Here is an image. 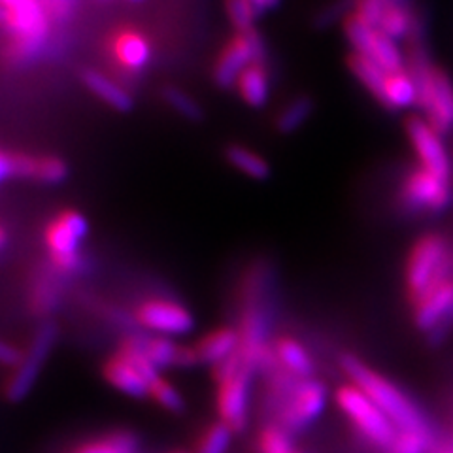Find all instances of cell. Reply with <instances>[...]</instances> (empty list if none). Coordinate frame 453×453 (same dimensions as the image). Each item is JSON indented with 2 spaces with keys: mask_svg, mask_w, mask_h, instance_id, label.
<instances>
[{
  "mask_svg": "<svg viewBox=\"0 0 453 453\" xmlns=\"http://www.w3.org/2000/svg\"><path fill=\"white\" fill-rule=\"evenodd\" d=\"M327 401V386L318 378L299 380L280 368L273 380V403L278 408L276 423L293 434L314 423L325 412Z\"/></svg>",
  "mask_w": 453,
  "mask_h": 453,
  "instance_id": "2",
  "label": "cell"
},
{
  "mask_svg": "<svg viewBox=\"0 0 453 453\" xmlns=\"http://www.w3.org/2000/svg\"><path fill=\"white\" fill-rule=\"evenodd\" d=\"M334 399L338 408L356 425V429L368 442L378 449H384L386 453L393 448L401 431L359 388L353 384L338 388Z\"/></svg>",
  "mask_w": 453,
  "mask_h": 453,
  "instance_id": "6",
  "label": "cell"
},
{
  "mask_svg": "<svg viewBox=\"0 0 453 453\" xmlns=\"http://www.w3.org/2000/svg\"><path fill=\"white\" fill-rule=\"evenodd\" d=\"M134 3H138V0H134Z\"/></svg>",
  "mask_w": 453,
  "mask_h": 453,
  "instance_id": "44",
  "label": "cell"
},
{
  "mask_svg": "<svg viewBox=\"0 0 453 453\" xmlns=\"http://www.w3.org/2000/svg\"><path fill=\"white\" fill-rule=\"evenodd\" d=\"M314 110H316L314 98L308 95L295 96L293 101H289L286 106H283L281 111L276 116V123H274L276 131L286 136L296 133L310 119Z\"/></svg>",
  "mask_w": 453,
  "mask_h": 453,
  "instance_id": "23",
  "label": "cell"
},
{
  "mask_svg": "<svg viewBox=\"0 0 453 453\" xmlns=\"http://www.w3.org/2000/svg\"><path fill=\"white\" fill-rule=\"evenodd\" d=\"M406 134L412 142L419 166L444 181H451V161L442 144V136L421 118L406 121Z\"/></svg>",
  "mask_w": 453,
  "mask_h": 453,
  "instance_id": "12",
  "label": "cell"
},
{
  "mask_svg": "<svg viewBox=\"0 0 453 453\" xmlns=\"http://www.w3.org/2000/svg\"><path fill=\"white\" fill-rule=\"evenodd\" d=\"M89 234V221L78 210H65L46 226L44 242L53 271L59 276L83 271L81 244Z\"/></svg>",
  "mask_w": 453,
  "mask_h": 453,
  "instance_id": "4",
  "label": "cell"
},
{
  "mask_svg": "<svg viewBox=\"0 0 453 453\" xmlns=\"http://www.w3.org/2000/svg\"><path fill=\"white\" fill-rule=\"evenodd\" d=\"M414 13L416 8H401V6H393L388 8L384 18L380 21L378 31L389 36L391 40L399 42V40H408L410 33H412V23H414Z\"/></svg>",
  "mask_w": 453,
  "mask_h": 453,
  "instance_id": "29",
  "label": "cell"
},
{
  "mask_svg": "<svg viewBox=\"0 0 453 453\" xmlns=\"http://www.w3.org/2000/svg\"><path fill=\"white\" fill-rule=\"evenodd\" d=\"M393 6H401V8H414V0H357V8L356 13L357 16L366 21L371 27L378 28L381 18L388 8Z\"/></svg>",
  "mask_w": 453,
  "mask_h": 453,
  "instance_id": "34",
  "label": "cell"
},
{
  "mask_svg": "<svg viewBox=\"0 0 453 453\" xmlns=\"http://www.w3.org/2000/svg\"><path fill=\"white\" fill-rule=\"evenodd\" d=\"M161 96L168 104V108L174 110L183 119H188L191 123H201L204 119L203 106L198 104L188 91L176 88V85H168V88H165L161 91Z\"/></svg>",
  "mask_w": 453,
  "mask_h": 453,
  "instance_id": "30",
  "label": "cell"
},
{
  "mask_svg": "<svg viewBox=\"0 0 453 453\" xmlns=\"http://www.w3.org/2000/svg\"><path fill=\"white\" fill-rule=\"evenodd\" d=\"M57 276L59 274L53 271V274L40 276L33 283L31 296H28V306H31L35 316L50 318L53 311L61 306L63 289Z\"/></svg>",
  "mask_w": 453,
  "mask_h": 453,
  "instance_id": "22",
  "label": "cell"
},
{
  "mask_svg": "<svg viewBox=\"0 0 453 453\" xmlns=\"http://www.w3.org/2000/svg\"><path fill=\"white\" fill-rule=\"evenodd\" d=\"M340 368L351 380L353 386L359 388L368 399L378 404L381 412L396 425L401 433H419L433 438V425L423 414V410L399 388L391 384L388 378L372 371L353 353L340 356Z\"/></svg>",
  "mask_w": 453,
  "mask_h": 453,
  "instance_id": "1",
  "label": "cell"
},
{
  "mask_svg": "<svg viewBox=\"0 0 453 453\" xmlns=\"http://www.w3.org/2000/svg\"><path fill=\"white\" fill-rule=\"evenodd\" d=\"M234 431L219 419L208 423L198 433L191 453H229Z\"/></svg>",
  "mask_w": 453,
  "mask_h": 453,
  "instance_id": "27",
  "label": "cell"
},
{
  "mask_svg": "<svg viewBox=\"0 0 453 453\" xmlns=\"http://www.w3.org/2000/svg\"><path fill=\"white\" fill-rule=\"evenodd\" d=\"M451 181H444L421 166L412 168L403 181L399 204L404 211H431L442 214L451 204Z\"/></svg>",
  "mask_w": 453,
  "mask_h": 453,
  "instance_id": "10",
  "label": "cell"
},
{
  "mask_svg": "<svg viewBox=\"0 0 453 453\" xmlns=\"http://www.w3.org/2000/svg\"><path fill=\"white\" fill-rule=\"evenodd\" d=\"M225 159L229 161V165L236 168L238 173L246 174L251 180L263 181L271 176V165H268V161L246 146L231 144L225 150Z\"/></svg>",
  "mask_w": 453,
  "mask_h": 453,
  "instance_id": "24",
  "label": "cell"
},
{
  "mask_svg": "<svg viewBox=\"0 0 453 453\" xmlns=\"http://www.w3.org/2000/svg\"><path fill=\"white\" fill-rule=\"evenodd\" d=\"M357 0H329L327 4H323L316 13L311 25L316 31H327L336 23H344L351 13H356Z\"/></svg>",
  "mask_w": 453,
  "mask_h": 453,
  "instance_id": "33",
  "label": "cell"
},
{
  "mask_svg": "<svg viewBox=\"0 0 453 453\" xmlns=\"http://www.w3.org/2000/svg\"><path fill=\"white\" fill-rule=\"evenodd\" d=\"M425 121L441 136H446L453 129V81L441 66L436 68L433 98L429 108L425 110Z\"/></svg>",
  "mask_w": 453,
  "mask_h": 453,
  "instance_id": "13",
  "label": "cell"
},
{
  "mask_svg": "<svg viewBox=\"0 0 453 453\" xmlns=\"http://www.w3.org/2000/svg\"><path fill=\"white\" fill-rule=\"evenodd\" d=\"M251 3L263 16V13L268 12V10H276L281 4V0H251Z\"/></svg>",
  "mask_w": 453,
  "mask_h": 453,
  "instance_id": "40",
  "label": "cell"
},
{
  "mask_svg": "<svg viewBox=\"0 0 453 453\" xmlns=\"http://www.w3.org/2000/svg\"><path fill=\"white\" fill-rule=\"evenodd\" d=\"M371 59L378 63L389 74L403 73V70H406V57L403 55L401 48L396 46L395 40H391L389 36H386L380 31L376 35V44H374Z\"/></svg>",
  "mask_w": 453,
  "mask_h": 453,
  "instance_id": "31",
  "label": "cell"
},
{
  "mask_svg": "<svg viewBox=\"0 0 453 453\" xmlns=\"http://www.w3.org/2000/svg\"><path fill=\"white\" fill-rule=\"evenodd\" d=\"M113 55L119 61L121 66L127 70H140L144 68L151 59V48L150 42L134 33V31H123L113 40Z\"/></svg>",
  "mask_w": 453,
  "mask_h": 453,
  "instance_id": "20",
  "label": "cell"
},
{
  "mask_svg": "<svg viewBox=\"0 0 453 453\" xmlns=\"http://www.w3.org/2000/svg\"><path fill=\"white\" fill-rule=\"evenodd\" d=\"M65 453H146L144 442L131 429H113L74 444Z\"/></svg>",
  "mask_w": 453,
  "mask_h": 453,
  "instance_id": "15",
  "label": "cell"
},
{
  "mask_svg": "<svg viewBox=\"0 0 453 453\" xmlns=\"http://www.w3.org/2000/svg\"><path fill=\"white\" fill-rule=\"evenodd\" d=\"M201 365L216 366L226 359L236 356L240 349V333L238 327L233 325H221L218 329L208 331L198 342L195 344Z\"/></svg>",
  "mask_w": 453,
  "mask_h": 453,
  "instance_id": "14",
  "label": "cell"
},
{
  "mask_svg": "<svg viewBox=\"0 0 453 453\" xmlns=\"http://www.w3.org/2000/svg\"><path fill=\"white\" fill-rule=\"evenodd\" d=\"M13 176V155L0 151V183Z\"/></svg>",
  "mask_w": 453,
  "mask_h": 453,
  "instance_id": "39",
  "label": "cell"
},
{
  "mask_svg": "<svg viewBox=\"0 0 453 453\" xmlns=\"http://www.w3.org/2000/svg\"><path fill=\"white\" fill-rule=\"evenodd\" d=\"M178 342L174 338L161 336V334H144L142 333V349H144L146 357L150 363L157 368L163 374V371L168 368H176V356H178Z\"/></svg>",
  "mask_w": 453,
  "mask_h": 453,
  "instance_id": "25",
  "label": "cell"
},
{
  "mask_svg": "<svg viewBox=\"0 0 453 453\" xmlns=\"http://www.w3.org/2000/svg\"><path fill=\"white\" fill-rule=\"evenodd\" d=\"M165 453H191V449H186V448H174V449H168Z\"/></svg>",
  "mask_w": 453,
  "mask_h": 453,
  "instance_id": "42",
  "label": "cell"
},
{
  "mask_svg": "<svg viewBox=\"0 0 453 453\" xmlns=\"http://www.w3.org/2000/svg\"><path fill=\"white\" fill-rule=\"evenodd\" d=\"M259 453H295L293 433L280 423H268L259 431L257 438Z\"/></svg>",
  "mask_w": 453,
  "mask_h": 453,
  "instance_id": "32",
  "label": "cell"
},
{
  "mask_svg": "<svg viewBox=\"0 0 453 453\" xmlns=\"http://www.w3.org/2000/svg\"><path fill=\"white\" fill-rule=\"evenodd\" d=\"M133 321L142 331L168 338L189 334L195 329L193 311L186 304L165 296H151L138 303L133 311Z\"/></svg>",
  "mask_w": 453,
  "mask_h": 453,
  "instance_id": "9",
  "label": "cell"
},
{
  "mask_svg": "<svg viewBox=\"0 0 453 453\" xmlns=\"http://www.w3.org/2000/svg\"><path fill=\"white\" fill-rule=\"evenodd\" d=\"M234 88L246 104L253 108L266 106L268 98H271V78H268L265 65L248 66L242 76L238 78Z\"/></svg>",
  "mask_w": 453,
  "mask_h": 453,
  "instance_id": "21",
  "label": "cell"
},
{
  "mask_svg": "<svg viewBox=\"0 0 453 453\" xmlns=\"http://www.w3.org/2000/svg\"><path fill=\"white\" fill-rule=\"evenodd\" d=\"M81 83L88 88L98 101H103L110 108L118 111H131L134 106L133 96L129 91H125L119 83L113 81L111 78L98 73L95 68H85L80 73Z\"/></svg>",
  "mask_w": 453,
  "mask_h": 453,
  "instance_id": "18",
  "label": "cell"
},
{
  "mask_svg": "<svg viewBox=\"0 0 453 453\" xmlns=\"http://www.w3.org/2000/svg\"><path fill=\"white\" fill-rule=\"evenodd\" d=\"M418 104L416 85L406 70L388 74L386 80V110H404Z\"/></svg>",
  "mask_w": 453,
  "mask_h": 453,
  "instance_id": "26",
  "label": "cell"
},
{
  "mask_svg": "<svg viewBox=\"0 0 453 453\" xmlns=\"http://www.w3.org/2000/svg\"><path fill=\"white\" fill-rule=\"evenodd\" d=\"M268 48L266 42L257 33V28L251 31L236 33L234 38L223 48L218 61L211 70L214 83L221 89H229L236 85L238 78L251 65H266Z\"/></svg>",
  "mask_w": 453,
  "mask_h": 453,
  "instance_id": "8",
  "label": "cell"
},
{
  "mask_svg": "<svg viewBox=\"0 0 453 453\" xmlns=\"http://www.w3.org/2000/svg\"><path fill=\"white\" fill-rule=\"evenodd\" d=\"M211 374L216 380L218 419L234 433H242L250 421L251 381L255 372L236 353L231 359L211 366Z\"/></svg>",
  "mask_w": 453,
  "mask_h": 453,
  "instance_id": "3",
  "label": "cell"
},
{
  "mask_svg": "<svg viewBox=\"0 0 453 453\" xmlns=\"http://www.w3.org/2000/svg\"><path fill=\"white\" fill-rule=\"evenodd\" d=\"M0 10L4 12L3 25L27 53L44 44L48 21L38 0H0Z\"/></svg>",
  "mask_w": 453,
  "mask_h": 453,
  "instance_id": "11",
  "label": "cell"
},
{
  "mask_svg": "<svg viewBox=\"0 0 453 453\" xmlns=\"http://www.w3.org/2000/svg\"><path fill=\"white\" fill-rule=\"evenodd\" d=\"M23 356H25V349L12 344L10 340L0 338V366H6L13 371V368L21 363Z\"/></svg>",
  "mask_w": 453,
  "mask_h": 453,
  "instance_id": "37",
  "label": "cell"
},
{
  "mask_svg": "<svg viewBox=\"0 0 453 453\" xmlns=\"http://www.w3.org/2000/svg\"><path fill=\"white\" fill-rule=\"evenodd\" d=\"M453 273V255L446 238L431 233L421 236L416 246L410 251L406 265V288L412 303L419 296L451 278Z\"/></svg>",
  "mask_w": 453,
  "mask_h": 453,
  "instance_id": "5",
  "label": "cell"
},
{
  "mask_svg": "<svg viewBox=\"0 0 453 453\" xmlns=\"http://www.w3.org/2000/svg\"><path fill=\"white\" fill-rule=\"evenodd\" d=\"M196 365H201V359H198V353H196L195 346L180 344L178 356H176V368H193Z\"/></svg>",
  "mask_w": 453,
  "mask_h": 453,
  "instance_id": "38",
  "label": "cell"
},
{
  "mask_svg": "<svg viewBox=\"0 0 453 453\" xmlns=\"http://www.w3.org/2000/svg\"><path fill=\"white\" fill-rule=\"evenodd\" d=\"M6 246H8V231L0 225V251H3Z\"/></svg>",
  "mask_w": 453,
  "mask_h": 453,
  "instance_id": "41",
  "label": "cell"
},
{
  "mask_svg": "<svg viewBox=\"0 0 453 453\" xmlns=\"http://www.w3.org/2000/svg\"><path fill=\"white\" fill-rule=\"evenodd\" d=\"M57 338H59V327L53 319H44L36 333L31 338V344L25 349L21 363L13 368L10 378L4 384V396L10 403L25 401L35 386L38 384L40 374L48 365V359L55 349Z\"/></svg>",
  "mask_w": 453,
  "mask_h": 453,
  "instance_id": "7",
  "label": "cell"
},
{
  "mask_svg": "<svg viewBox=\"0 0 453 453\" xmlns=\"http://www.w3.org/2000/svg\"><path fill=\"white\" fill-rule=\"evenodd\" d=\"M295 453H303V451H295Z\"/></svg>",
  "mask_w": 453,
  "mask_h": 453,
  "instance_id": "43",
  "label": "cell"
},
{
  "mask_svg": "<svg viewBox=\"0 0 453 453\" xmlns=\"http://www.w3.org/2000/svg\"><path fill=\"white\" fill-rule=\"evenodd\" d=\"M274 356L283 372L291 374L293 378L308 380L314 378L316 365L308 353V349L291 336H278L274 340Z\"/></svg>",
  "mask_w": 453,
  "mask_h": 453,
  "instance_id": "17",
  "label": "cell"
},
{
  "mask_svg": "<svg viewBox=\"0 0 453 453\" xmlns=\"http://www.w3.org/2000/svg\"><path fill=\"white\" fill-rule=\"evenodd\" d=\"M225 10L238 33L251 31V28H255V21L261 18V13L253 6L251 0H225Z\"/></svg>",
  "mask_w": 453,
  "mask_h": 453,
  "instance_id": "35",
  "label": "cell"
},
{
  "mask_svg": "<svg viewBox=\"0 0 453 453\" xmlns=\"http://www.w3.org/2000/svg\"><path fill=\"white\" fill-rule=\"evenodd\" d=\"M70 174L68 165L59 157H28V155H13V176L28 178L48 186L63 183Z\"/></svg>",
  "mask_w": 453,
  "mask_h": 453,
  "instance_id": "16",
  "label": "cell"
},
{
  "mask_svg": "<svg viewBox=\"0 0 453 453\" xmlns=\"http://www.w3.org/2000/svg\"><path fill=\"white\" fill-rule=\"evenodd\" d=\"M433 446V438L419 433H399L393 448L388 453H427Z\"/></svg>",
  "mask_w": 453,
  "mask_h": 453,
  "instance_id": "36",
  "label": "cell"
},
{
  "mask_svg": "<svg viewBox=\"0 0 453 453\" xmlns=\"http://www.w3.org/2000/svg\"><path fill=\"white\" fill-rule=\"evenodd\" d=\"M346 63H348L349 73L356 76L363 88L376 98L381 108H386V80L389 73H386V70L372 59H368V57L359 55L356 51H351L348 55Z\"/></svg>",
  "mask_w": 453,
  "mask_h": 453,
  "instance_id": "19",
  "label": "cell"
},
{
  "mask_svg": "<svg viewBox=\"0 0 453 453\" xmlns=\"http://www.w3.org/2000/svg\"><path fill=\"white\" fill-rule=\"evenodd\" d=\"M148 399L153 401L168 414H181L183 410H186V399H183L181 391L163 374H159L151 381Z\"/></svg>",
  "mask_w": 453,
  "mask_h": 453,
  "instance_id": "28",
  "label": "cell"
}]
</instances>
